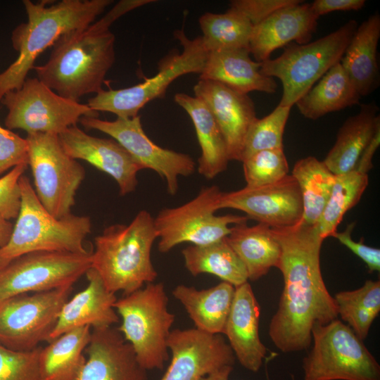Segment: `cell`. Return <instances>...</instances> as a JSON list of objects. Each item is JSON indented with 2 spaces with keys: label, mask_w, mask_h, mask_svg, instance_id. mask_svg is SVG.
<instances>
[{
  "label": "cell",
  "mask_w": 380,
  "mask_h": 380,
  "mask_svg": "<svg viewBox=\"0 0 380 380\" xmlns=\"http://www.w3.org/2000/svg\"><path fill=\"white\" fill-rule=\"evenodd\" d=\"M279 243L277 268L284 279L278 309L272 317L269 336L284 353L307 349L312 343L315 324L337 319L334 297L324 284L320 267L323 241L315 225L271 228Z\"/></svg>",
  "instance_id": "obj_1"
},
{
  "label": "cell",
  "mask_w": 380,
  "mask_h": 380,
  "mask_svg": "<svg viewBox=\"0 0 380 380\" xmlns=\"http://www.w3.org/2000/svg\"><path fill=\"white\" fill-rule=\"evenodd\" d=\"M155 1L123 0L89 26L63 34L48 61L33 69L38 78L58 95L72 101L101 91L115 60V35L110 26L126 13Z\"/></svg>",
  "instance_id": "obj_2"
},
{
  "label": "cell",
  "mask_w": 380,
  "mask_h": 380,
  "mask_svg": "<svg viewBox=\"0 0 380 380\" xmlns=\"http://www.w3.org/2000/svg\"><path fill=\"white\" fill-rule=\"evenodd\" d=\"M48 1L23 4L27 21L12 32L16 60L0 73V103L8 91L22 87L39 56L64 34L84 28L102 13L110 0H62L48 6Z\"/></svg>",
  "instance_id": "obj_3"
},
{
  "label": "cell",
  "mask_w": 380,
  "mask_h": 380,
  "mask_svg": "<svg viewBox=\"0 0 380 380\" xmlns=\"http://www.w3.org/2000/svg\"><path fill=\"white\" fill-rule=\"evenodd\" d=\"M156 239L154 218L148 211L141 210L129 224L110 225L95 237L91 267L109 291L129 294L158 276L151 261Z\"/></svg>",
  "instance_id": "obj_4"
},
{
  "label": "cell",
  "mask_w": 380,
  "mask_h": 380,
  "mask_svg": "<svg viewBox=\"0 0 380 380\" xmlns=\"http://www.w3.org/2000/svg\"><path fill=\"white\" fill-rule=\"evenodd\" d=\"M21 205L7 243L0 248V269L14 258L34 251L88 253L84 240L91 229L88 216L56 218L40 203L30 179L19 180Z\"/></svg>",
  "instance_id": "obj_5"
},
{
  "label": "cell",
  "mask_w": 380,
  "mask_h": 380,
  "mask_svg": "<svg viewBox=\"0 0 380 380\" xmlns=\"http://www.w3.org/2000/svg\"><path fill=\"white\" fill-rule=\"evenodd\" d=\"M167 305L168 297L161 282L146 284L114 303L121 319L118 329L146 371L163 369L170 359L167 338L175 315Z\"/></svg>",
  "instance_id": "obj_6"
},
{
  "label": "cell",
  "mask_w": 380,
  "mask_h": 380,
  "mask_svg": "<svg viewBox=\"0 0 380 380\" xmlns=\"http://www.w3.org/2000/svg\"><path fill=\"white\" fill-rule=\"evenodd\" d=\"M357 27L350 20L312 42L291 43L276 58L261 63L260 72L281 82L279 105L292 107L331 67L339 63Z\"/></svg>",
  "instance_id": "obj_7"
},
{
  "label": "cell",
  "mask_w": 380,
  "mask_h": 380,
  "mask_svg": "<svg viewBox=\"0 0 380 380\" xmlns=\"http://www.w3.org/2000/svg\"><path fill=\"white\" fill-rule=\"evenodd\" d=\"M303 358V380H380V365L353 329L339 319L315 324Z\"/></svg>",
  "instance_id": "obj_8"
},
{
  "label": "cell",
  "mask_w": 380,
  "mask_h": 380,
  "mask_svg": "<svg viewBox=\"0 0 380 380\" xmlns=\"http://www.w3.org/2000/svg\"><path fill=\"white\" fill-rule=\"evenodd\" d=\"M174 36L182 46V51L163 59L156 75L132 87L102 89L87 105L93 110L112 113L118 118H134L149 101L163 98L177 78L189 73L201 74L208 56L201 37L189 39L182 30H176Z\"/></svg>",
  "instance_id": "obj_9"
},
{
  "label": "cell",
  "mask_w": 380,
  "mask_h": 380,
  "mask_svg": "<svg viewBox=\"0 0 380 380\" xmlns=\"http://www.w3.org/2000/svg\"><path fill=\"white\" fill-rule=\"evenodd\" d=\"M25 139L37 198L55 217L69 215L85 177L84 168L64 151L58 134L37 132Z\"/></svg>",
  "instance_id": "obj_10"
},
{
  "label": "cell",
  "mask_w": 380,
  "mask_h": 380,
  "mask_svg": "<svg viewBox=\"0 0 380 380\" xmlns=\"http://www.w3.org/2000/svg\"><path fill=\"white\" fill-rule=\"evenodd\" d=\"M221 194L217 186L204 187L186 203L161 210L154 218L159 251L167 253L182 243L209 244L227 237L229 224L246 222L247 216L215 215Z\"/></svg>",
  "instance_id": "obj_11"
},
{
  "label": "cell",
  "mask_w": 380,
  "mask_h": 380,
  "mask_svg": "<svg viewBox=\"0 0 380 380\" xmlns=\"http://www.w3.org/2000/svg\"><path fill=\"white\" fill-rule=\"evenodd\" d=\"M1 103L8 110L6 128L20 129L27 134L58 135L77 125L82 117L99 115L87 104L58 95L37 77L27 78L20 88L6 92Z\"/></svg>",
  "instance_id": "obj_12"
},
{
  "label": "cell",
  "mask_w": 380,
  "mask_h": 380,
  "mask_svg": "<svg viewBox=\"0 0 380 380\" xmlns=\"http://www.w3.org/2000/svg\"><path fill=\"white\" fill-rule=\"evenodd\" d=\"M72 286L18 295L0 302V344L18 351L49 342Z\"/></svg>",
  "instance_id": "obj_13"
},
{
  "label": "cell",
  "mask_w": 380,
  "mask_h": 380,
  "mask_svg": "<svg viewBox=\"0 0 380 380\" xmlns=\"http://www.w3.org/2000/svg\"><path fill=\"white\" fill-rule=\"evenodd\" d=\"M91 254L34 251L14 258L0 269V302L72 286L91 267Z\"/></svg>",
  "instance_id": "obj_14"
},
{
  "label": "cell",
  "mask_w": 380,
  "mask_h": 380,
  "mask_svg": "<svg viewBox=\"0 0 380 380\" xmlns=\"http://www.w3.org/2000/svg\"><path fill=\"white\" fill-rule=\"evenodd\" d=\"M87 129L102 132L118 142L144 167L155 171L163 178L167 192L175 195L178 178L189 176L195 170V162L188 154L164 148L154 143L143 129L141 116L118 118L113 121L82 117L79 121Z\"/></svg>",
  "instance_id": "obj_15"
},
{
  "label": "cell",
  "mask_w": 380,
  "mask_h": 380,
  "mask_svg": "<svg viewBox=\"0 0 380 380\" xmlns=\"http://www.w3.org/2000/svg\"><path fill=\"white\" fill-rule=\"evenodd\" d=\"M222 208L241 210L271 228L296 225L303 212L300 189L291 175L271 184L222 192L217 209Z\"/></svg>",
  "instance_id": "obj_16"
},
{
  "label": "cell",
  "mask_w": 380,
  "mask_h": 380,
  "mask_svg": "<svg viewBox=\"0 0 380 380\" xmlns=\"http://www.w3.org/2000/svg\"><path fill=\"white\" fill-rule=\"evenodd\" d=\"M170 363L160 380H199L225 367L234 354L222 334L194 328L172 330L167 338Z\"/></svg>",
  "instance_id": "obj_17"
},
{
  "label": "cell",
  "mask_w": 380,
  "mask_h": 380,
  "mask_svg": "<svg viewBox=\"0 0 380 380\" xmlns=\"http://www.w3.org/2000/svg\"><path fill=\"white\" fill-rule=\"evenodd\" d=\"M58 139L70 157L84 160L113 178L121 196L135 190L137 173L144 167L115 140L91 136L77 125L62 132Z\"/></svg>",
  "instance_id": "obj_18"
},
{
  "label": "cell",
  "mask_w": 380,
  "mask_h": 380,
  "mask_svg": "<svg viewBox=\"0 0 380 380\" xmlns=\"http://www.w3.org/2000/svg\"><path fill=\"white\" fill-rule=\"evenodd\" d=\"M195 96L208 107L226 144L229 160L241 162L245 140L257 119L254 103L248 94L212 80H199Z\"/></svg>",
  "instance_id": "obj_19"
},
{
  "label": "cell",
  "mask_w": 380,
  "mask_h": 380,
  "mask_svg": "<svg viewBox=\"0 0 380 380\" xmlns=\"http://www.w3.org/2000/svg\"><path fill=\"white\" fill-rule=\"evenodd\" d=\"M86 361L73 380H147L132 346L118 328L92 329Z\"/></svg>",
  "instance_id": "obj_20"
},
{
  "label": "cell",
  "mask_w": 380,
  "mask_h": 380,
  "mask_svg": "<svg viewBox=\"0 0 380 380\" xmlns=\"http://www.w3.org/2000/svg\"><path fill=\"white\" fill-rule=\"evenodd\" d=\"M310 4L299 3L283 8L253 27L249 51L258 62L270 58L276 49L295 42H310L317 26Z\"/></svg>",
  "instance_id": "obj_21"
},
{
  "label": "cell",
  "mask_w": 380,
  "mask_h": 380,
  "mask_svg": "<svg viewBox=\"0 0 380 380\" xmlns=\"http://www.w3.org/2000/svg\"><path fill=\"white\" fill-rule=\"evenodd\" d=\"M260 316V307L249 282L235 287L223 334L241 365L253 372L259 371L267 354L259 335Z\"/></svg>",
  "instance_id": "obj_22"
},
{
  "label": "cell",
  "mask_w": 380,
  "mask_h": 380,
  "mask_svg": "<svg viewBox=\"0 0 380 380\" xmlns=\"http://www.w3.org/2000/svg\"><path fill=\"white\" fill-rule=\"evenodd\" d=\"M85 275L87 286L63 305L49 342L74 329L109 327L120 322L114 308L118 299L115 293L106 289L94 269L90 267Z\"/></svg>",
  "instance_id": "obj_23"
},
{
  "label": "cell",
  "mask_w": 380,
  "mask_h": 380,
  "mask_svg": "<svg viewBox=\"0 0 380 380\" xmlns=\"http://www.w3.org/2000/svg\"><path fill=\"white\" fill-rule=\"evenodd\" d=\"M261 63L252 60L248 49L208 53L200 80L220 82L239 93L253 91L274 94V79L260 72Z\"/></svg>",
  "instance_id": "obj_24"
},
{
  "label": "cell",
  "mask_w": 380,
  "mask_h": 380,
  "mask_svg": "<svg viewBox=\"0 0 380 380\" xmlns=\"http://www.w3.org/2000/svg\"><path fill=\"white\" fill-rule=\"evenodd\" d=\"M378 111L374 103H363L360 111L346 120L339 128L336 142L323 160L334 175L355 169L365 149L380 132Z\"/></svg>",
  "instance_id": "obj_25"
},
{
  "label": "cell",
  "mask_w": 380,
  "mask_h": 380,
  "mask_svg": "<svg viewBox=\"0 0 380 380\" xmlns=\"http://www.w3.org/2000/svg\"><path fill=\"white\" fill-rule=\"evenodd\" d=\"M380 15L375 13L357 26L341 59V64L361 96L379 85L377 47Z\"/></svg>",
  "instance_id": "obj_26"
},
{
  "label": "cell",
  "mask_w": 380,
  "mask_h": 380,
  "mask_svg": "<svg viewBox=\"0 0 380 380\" xmlns=\"http://www.w3.org/2000/svg\"><path fill=\"white\" fill-rule=\"evenodd\" d=\"M235 287L226 281L198 290L183 284L177 286L172 296L184 306L195 328L222 334L231 310Z\"/></svg>",
  "instance_id": "obj_27"
},
{
  "label": "cell",
  "mask_w": 380,
  "mask_h": 380,
  "mask_svg": "<svg viewBox=\"0 0 380 380\" xmlns=\"http://www.w3.org/2000/svg\"><path fill=\"white\" fill-rule=\"evenodd\" d=\"M175 101L189 115L201 148L198 171L208 179L226 170L229 161L225 141L210 111L198 98L184 93L175 95Z\"/></svg>",
  "instance_id": "obj_28"
},
{
  "label": "cell",
  "mask_w": 380,
  "mask_h": 380,
  "mask_svg": "<svg viewBox=\"0 0 380 380\" xmlns=\"http://www.w3.org/2000/svg\"><path fill=\"white\" fill-rule=\"evenodd\" d=\"M226 240L244 265L248 280L256 281L277 267L281 247L268 225L234 224Z\"/></svg>",
  "instance_id": "obj_29"
},
{
  "label": "cell",
  "mask_w": 380,
  "mask_h": 380,
  "mask_svg": "<svg viewBox=\"0 0 380 380\" xmlns=\"http://www.w3.org/2000/svg\"><path fill=\"white\" fill-rule=\"evenodd\" d=\"M318 81L295 103L304 118L317 120L328 113L359 104L362 96L340 62Z\"/></svg>",
  "instance_id": "obj_30"
},
{
  "label": "cell",
  "mask_w": 380,
  "mask_h": 380,
  "mask_svg": "<svg viewBox=\"0 0 380 380\" xmlns=\"http://www.w3.org/2000/svg\"><path fill=\"white\" fill-rule=\"evenodd\" d=\"M91 328L82 327L65 332L42 347L39 368L42 380H73L86 361L84 350Z\"/></svg>",
  "instance_id": "obj_31"
},
{
  "label": "cell",
  "mask_w": 380,
  "mask_h": 380,
  "mask_svg": "<svg viewBox=\"0 0 380 380\" xmlns=\"http://www.w3.org/2000/svg\"><path fill=\"white\" fill-rule=\"evenodd\" d=\"M182 254L186 269L194 277L210 274L234 287L248 280L244 265L226 237L209 244L190 245L182 251Z\"/></svg>",
  "instance_id": "obj_32"
},
{
  "label": "cell",
  "mask_w": 380,
  "mask_h": 380,
  "mask_svg": "<svg viewBox=\"0 0 380 380\" xmlns=\"http://www.w3.org/2000/svg\"><path fill=\"white\" fill-rule=\"evenodd\" d=\"M291 175L297 182L301 194L303 211L301 222L315 225L330 196L335 175L323 161L308 156L295 163Z\"/></svg>",
  "instance_id": "obj_33"
},
{
  "label": "cell",
  "mask_w": 380,
  "mask_h": 380,
  "mask_svg": "<svg viewBox=\"0 0 380 380\" xmlns=\"http://www.w3.org/2000/svg\"><path fill=\"white\" fill-rule=\"evenodd\" d=\"M198 22L203 32L202 43L207 53L249 50L253 26L238 10L229 7L224 13L208 12L200 17Z\"/></svg>",
  "instance_id": "obj_34"
},
{
  "label": "cell",
  "mask_w": 380,
  "mask_h": 380,
  "mask_svg": "<svg viewBox=\"0 0 380 380\" xmlns=\"http://www.w3.org/2000/svg\"><path fill=\"white\" fill-rule=\"evenodd\" d=\"M368 182V174L355 170L335 175L330 196L315 224L322 238L332 236L337 231L344 215L360 201Z\"/></svg>",
  "instance_id": "obj_35"
},
{
  "label": "cell",
  "mask_w": 380,
  "mask_h": 380,
  "mask_svg": "<svg viewBox=\"0 0 380 380\" xmlns=\"http://www.w3.org/2000/svg\"><path fill=\"white\" fill-rule=\"evenodd\" d=\"M334 299L338 315L360 339L366 338L380 311V281L367 280L357 289L336 293Z\"/></svg>",
  "instance_id": "obj_36"
},
{
  "label": "cell",
  "mask_w": 380,
  "mask_h": 380,
  "mask_svg": "<svg viewBox=\"0 0 380 380\" xmlns=\"http://www.w3.org/2000/svg\"><path fill=\"white\" fill-rule=\"evenodd\" d=\"M291 108L278 104L265 117L257 118L248 132L241 162L260 151L283 148V134Z\"/></svg>",
  "instance_id": "obj_37"
},
{
  "label": "cell",
  "mask_w": 380,
  "mask_h": 380,
  "mask_svg": "<svg viewBox=\"0 0 380 380\" xmlns=\"http://www.w3.org/2000/svg\"><path fill=\"white\" fill-rule=\"evenodd\" d=\"M246 186L258 187L279 182L288 175L289 164L283 148L263 150L242 162Z\"/></svg>",
  "instance_id": "obj_38"
},
{
  "label": "cell",
  "mask_w": 380,
  "mask_h": 380,
  "mask_svg": "<svg viewBox=\"0 0 380 380\" xmlns=\"http://www.w3.org/2000/svg\"><path fill=\"white\" fill-rule=\"evenodd\" d=\"M41 346L13 350L0 344V380H42L39 368Z\"/></svg>",
  "instance_id": "obj_39"
},
{
  "label": "cell",
  "mask_w": 380,
  "mask_h": 380,
  "mask_svg": "<svg viewBox=\"0 0 380 380\" xmlns=\"http://www.w3.org/2000/svg\"><path fill=\"white\" fill-rule=\"evenodd\" d=\"M28 165L23 163L13 167L0 178V216L6 220L16 219L21 205L20 177Z\"/></svg>",
  "instance_id": "obj_40"
},
{
  "label": "cell",
  "mask_w": 380,
  "mask_h": 380,
  "mask_svg": "<svg viewBox=\"0 0 380 380\" xmlns=\"http://www.w3.org/2000/svg\"><path fill=\"white\" fill-rule=\"evenodd\" d=\"M23 163L28 165L26 139L0 125V175Z\"/></svg>",
  "instance_id": "obj_41"
},
{
  "label": "cell",
  "mask_w": 380,
  "mask_h": 380,
  "mask_svg": "<svg viewBox=\"0 0 380 380\" xmlns=\"http://www.w3.org/2000/svg\"><path fill=\"white\" fill-rule=\"evenodd\" d=\"M303 1L300 0H234L231 1L230 7L242 13L254 26L274 12Z\"/></svg>",
  "instance_id": "obj_42"
},
{
  "label": "cell",
  "mask_w": 380,
  "mask_h": 380,
  "mask_svg": "<svg viewBox=\"0 0 380 380\" xmlns=\"http://www.w3.org/2000/svg\"><path fill=\"white\" fill-rule=\"evenodd\" d=\"M355 224L354 222L348 224L343 232H338L336 231L332 236L338 239L341 244L360 258L367 265L370 272H379L380 250L365 244L362 240L359 241H354L352 239L351 233Z\"/></svg>",
  "instance_id": "obj_43"
},
{
  "label": "cell",
  "mask_w": 380,
  "mask_h": 380,
  "mask_svg": "<svg viewBox=\"0 0 380 380\" xmlns=\"http://www.w3.org/2000/svg\"><path fill=\"white\" fill-rule=\"evenodd\" d=\"M365 4V0H315L310 4V8L319 17L334 11H359Z\"/></svg>",
  "instance_id": "obj_44"
},
{
  "label": "cell",
  "mask_w": 380,
  "mask_h": 380,
  "mask_svg": "<svg viewBox=\"0 0 380 380\" xmlns=\"http://www.w3.org/2000/svg\"><path fill=\"white\" fill-rule=\"evenodd\" d=\"M13 224L0 216V248L5 246L11 236Z\"/></svg>",
  "instance_id": "obj_45"
},
{
  "label": "cell",
  "mask_w": 380,
  "mask_h": 380,
  "mask_svg": "<svg viewBox=\"0 0 380 380\" xmlns=\"http://www.w3.org/2000/svg\"><path fill=\"white\" fill-rule=\"evenodd\" d=\"M232 369L233 367H225L220 370L201 378L199 380H229V376L232 372ZM293 379L294 380L293 377Z\"/></svg>",
  "instance_id": "obj_46"
}]
</instances>
